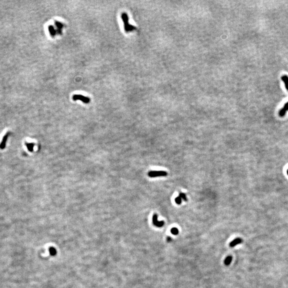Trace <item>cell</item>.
<instances>
[{"label":"cell","instance_id":"4","mask_svg":"<svg viewBox=\"0 0 288 288\" xmlns=\"http://www.w3.org/2000/svg\"><path fill=\"white\" fill-rule=\"evenodd\" d=\"M157 215L154 214L153 216V223L154 225L157 227H162L164 225V222L163 221H158L157 220Z\"/></svg>","mask_w":288,"mask_h":288},{"label":"cell","instance_id":"7","mask_svg":"<svg viewBox=\"0 0 288 288\" xmlns=\"http://www.w3.org/2000/svg\"><path fill=\"white\" fill-rule=\"evenodd\" d=\"M55 25L56 26V27H57V30L58 34H61V33H62L61 29H62V28L64 27L63 24H62V23L60 21H55Z\"/></svg>","mask_w":288,"mask_h":288},{"label":"cell","instance_id":"11","mask_svg":"<svg viewBox=\"0 0 288 288\" xmlns=\"http://www.w3.org/2000/svg\"><path fill=\"white\" fill-rule=\"evenodd\" d=\"M8 137V134H6L5 136L3 138V141H2V143L0 145V148H4L5 146V143H6V141L7 140V138Z\"/></svg>","mask_w":288,"mask_h":288},{"label":"cell","instance_id":"2","mask_svg":"<svg viewBox=\"0 0 288 288\" xmlns=\"http://www.w3.org/2000/svg\"><path fill=\"white\" fill-rule=\"evenodd\" d=\"M148 175L151 178L167 176V173L164 171H151L148 173Z\"/></svg>","mask_w":288,"mask_h":288},{"label":"cell","instance_id":"14","mask_svg":"<svg viewBox=\"0 0 288 288\" xmlns=\"http://www.w3.org/2000/svg\"><path fill=\"white\" fill-rule=\"evenodd\" d=\"M175 202H176V203L178 204H180L182 202V199L179 196L178 197H177L176 198H175Z\"/></svg>","mask_w":288,"mask_h":288},{"label":"cell","instance_id":"12","mask_svg":"<svg viewBox=\"0 0 288 288\" xmlns=\"http://www.w3.org/2000/svg\"><path fill=\"white\" fill-rule=\"evenodd\" d=\"M171 233L173 235H178L179 234V230H178V228H177L176 227L173 228L171 230Z\"/></svg>","mask_w":288,"mask_h":288},{"label":"cell","instance_id":"13","mask_svg":"<svg viewBox=\"0 0 288 288\" xmlns=\"http://www.w3.org/2000/svg\"><path fill=\"white\" fill-rule=\"evenodd\" d=\"M181 198L182 200H184L185 201H186L187 200V197L186 196V195H185L184 193H179V195Z\"/></svg>","mask_w":288,"mask_h":288},{"label":"cell","instance_id":"10","mask_svg":"<svg viewBox=\"0 0 288 288\" xmlns=\"http://www.w3.org/2000/svg\"><path fill=\"white\" fill-rule=\"evenodd\" d=\"M231 260H232V257L231 256H229L227 257L226 258H225V259L224 260V264L226 266H228L230 265V264L231 262Z\"/></svg>","mask_w":288,"mask_h":288},{"label":"cell","instance_id":"16","mask_svg":"<svg viewBox=\"0 0 288 288\" xmlns=\"http://www.w3.org/2000/svg\"><path fill=\"white\" fill-rule=\"evenodd\" d=\"M167 241L168 242H170V241H172V239H171V238L170 237H167Z\"/></svg>","mask_w":288,"mask_h":288},{"label":"cell","instance_id":"17","mask_svg":"<svg viewBox=\"0 0 288 288\" xmlns=\"http://www.w3.org/2000/svg\"><path fill=\"white\" fill-rule=\"evenodd\" d=\"M287 174H288V169L287 170Z\"/></svg>","mask_w":288,"mask_h":288},{"label":"cell","instance_id":"15","mask_svg":"<svg viewBox=\"0 0 288 288\" xmlns=\"http://www.w3.org/2000/svg\"><path fill=\"white\" fill-rule=\"evenodd\" d=\"M27 148H28V150H29V151H32L33 150V144H27Z\"/></svg>","mask_w":288,"mask_h":288},{"label":"cell","instance_id":"5","mask_svg":"<svg viewBox=\"0 0 288 288\" xmlns=\"http://www.w3.org/2000/svg\"><path fill=\"white\" fill-rule=\"evenodd\" d=\"M243 242V240L241 238H236V239H235L234 240H233L231 242L230 244V246L231 248L234 247L235 246H237V245L241 244L242 242Z\"/></svg>","mask_w":288,"mask_h":288},{"label":"cell","instance_id":"1","mask_svg":"<svg viewBox=\"0 0 288 288\" xmlns=\"http://www.w3.org/2000/svg\"><path fill=\"white\" fill-rule=\"evenodd\" d=\"M121 18L124 23V27L125 31L127 33L132 32L135 29H136V27L132 25L129 23V17L127 13L123 12L121 15Z\"/></svg>","mask_w":288,"mask_h":288},{"label":"cell","instance_id":"8","mask_svg":"<svg viewBox=\"0 0 288 288\" xmlns=\"http://www.w3.org/2000/svg\"><path fill=\"white\" fill-rule=\"evenodd\" d=\"M48 29H49L50 34V35L52 36V38H54L55 35H56V33H57V31H56V30L55 29V27H54V26L49 25L48 26Z\"/></svg>","mask_w":288,"mask_h":288},{"label":"cell","instance_id":"3","mask_svg":"<svg viewBox=\"0 0 288 288\" xmlns=\"http://www.w3.org/2000/svg\"><path fill=\"white\" fill-rule=\"evenodd\" d=\"M72 98L74 101L79 100L83 102L85 104H89L90 101V99L89 97L81 95H74L73 96Z\"/></svg>","mask_w":288,"mask_h":288},{"label":"cell","instance_id":"9","mask_svg":"<svg viewBox=\"0 0 288 288\" xmlns=\"http://www.w3.org/2000/svg\"><path fill=\"white\" fill-rule=\"evenodd\" d=\"M281 79H282V80L284 83V84H285L286 88L287 89V90L288 91V77L286 75H283L282 77H281Z\"/></svg>","mask_w":288,"mask_h":288},{"label":"cell","instance_id":"6","mask_svg":"<svg viewBox=\"0 0 288 288\" xmlns=\"http://www.w3.org/2000/svg\"><path fill=\"white\" fill-rule=\"evenodd\" d=\"M288 111V102L284 105V107L279 111V114L280 117H283L286 115L287 111Z\"/></svg>","mask_w":288,"mask_h":288}]
</instances>
